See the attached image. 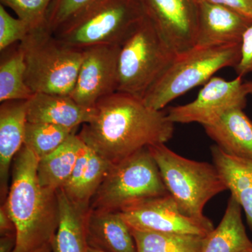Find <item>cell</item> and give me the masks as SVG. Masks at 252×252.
Masks as SVG:
<instances>
[{
    "mask_svg": "<svg viewBox=\"0 0 252 252\" xmlns=\"http://www.w3.org/2000/svg\"><path fill=\"white\" fill-rule=\"evenodd\" d=\"M31 32L27 23L14 18L0 5V51L22 41Z\"/></svg>",
    "mask_w": 252,
    "mask_h": 252,
    "instance_id": "28",
    "label": "cell"
},
{
    "mask_svg": "<svg viewBox=\"0 0 252 252\" xmlns=\"http://www.w3.org/2000/svg\"><path fill=\"white\" fill-rule=\"evenodd\" d=\"M86 227L91 248L104 252H137L132 230L120 212L89 209Z\"/></svg>",
    "mask_w": 252,
    "mask_h": 252,
    "instance_id": "16",
    "label": "cell"
},
{
    "mask_svg": "<svg viewBox=\"0 0 252 252\" xmlns=\"http://www.w3.org/2000/svg\"><path fill=\"white\" fill-rule=\"evenodd\" d=\"M240 44L220 47H194L178 55L144 96L151 108L162 110L194 87L206 84L220 69L236 67Z\"/></svg>",
    "mask_w": 252,
    "mask_h": 252,
    "instance_id": "8",
    "label": "cell"
},
{
    "mask_svg": "<svg viewBox=\"0 0 252 252\" xmlns=\"http://www.w3.org/2000/svg\"><path fill=\"white\" fill-rule=\"evenodd\" d=\"M86 144L76 133L69 136L52 153L39 159L37 176L44 188L58 190L70 178Z\"/></svg>",
    "mask_w": 252,
    "mask_h": 252,
    "instance_id": "21",
    "label": "cell"
},
{
    "mask_svg": "<svg viewBox=\"0 0 252 252\" xmlns=\"http://www.w3.org/2000/svg\"><path fill=\"white\" fill-rule=\"evenodd\" d=\"M59 222L51 242V252H89L86 215L59 189Z\"/></svg>",
    "mask_w": 252,
    "mask_h": 252,
    "instance_id": "22",
    "label": "cell"
},
{
    "mask_svg": "<svg viewBox=\"0 0 252 252\" xmlns=\"http://www.w3.org/2000/svg\"><path fill=\"white\" fill-rule=\"evenodd\" d=\"M148 148L167 191L181 211L191 218L206 220L203 209L207 202L227 190L215 165L181 157L165 144H154Z\"/></svg>",
    "mask_w": 252,
    "mask_h": 252,
    "instance_id": "4",
    "label": "cell"
},
{
    "mask_svg": "<svg viewBox=\"0 0 252 252\" xmlns=\"http://www.w3.org/2000/svg\"><path fill=\"white\" fill-rule=\"evenodd\" d=\"M198 21L195 47L239 45L252 20L234 10L197 0Z\"/></svg>",
    "mask_w": 252,
    "mask_h": 252,
    "instance_id": "13",
    "label": "cell"
},
{
    "mask_svg": "<svg viewBox=\"0 0 252 252\" xmlns=\"http://www.w3.org/2000/svg\"><path fill=\"white\" fill-rule=\"evenodd\" d=\"M26 71L24 55L19 43L1 51L0 102L28 100L34 94L26 84Z\"/></svg>",
    "mask_w": 252,
    "mask_h": 252,
    "instance_id": "23",
    "label": "cell"
},
{
    "mask_svg": "<svg viewBox=\"0 0 252 252\" xmlns=\"http://www.w3.org/2000/svg\"><path fill=\"white\" fill-rule=\"evenodd\" d=\"M121 46L100 45L84 50V58L72 97L94 108L101 99L117 92Z\"/></svg>",
    "mask_w": 252,
    "mask_h": 252,
    "instance_id": "11",
    "label": "cell"
},
{
    "mask_svg": "<svg viewBox=\"0 0 252 252\" xmlns=\"http://www.w3.org/2000/svg\"><path fill=\"white\" fill-rule=\"evenodd\" d=\"M144 16L138 0H97L54 34L74 49L122 46Z\"/></svg>",
    "mask_w": 252,
    "mask_h": 252,
    "instance_id": "5",
    "label": "cell"
},
{
    "mask_svg": "<svg viewBox=\"0 0 252 252\" xmlns=\"http://www.w3.org/2000/svg\"><path fill=\"white\" fill-rule=\"evenodd\" d=\"M0 234L1 236L6 235H16V227L4 204L0 208Z\"/></svg>",
    "mask_w": 252,
    "mask_h": 252,
    "instance_id": "31",
    "label": "cell"
},
{
    "mask_svg": "<svg viewBox=\"0 0 252 252\" xmlns=\"http://www.w3.org/2000/svg\"><path fill=\"white\" fill-rule=\"evenodd\" d=\"M54 0H0L1 4L9 7L18 18L27 23L31 32L48 28V15Z\"/></svg>",
    "mask_w": 252,
    "mask_h": 252,
    "instance_id": "26",
    "label": "cell"
},
{
    "mask_svg": "<svg viewBox=\"0 0 252 252\" xmlns=\"http://www.w3.org/2000/svg\"><path fill=\"white\" fill-rule=\"evenodd\" d=\"M97 0H54L48 15V28L54 34L69 20Z\"/></svg>",
    "mask_w": 252,
    "mask_h": 252,
    "instance_id": "27",
    "label": "cell"
},
{
    "mask_svg": "<svg viewBox=\"0 0 252 252\" xmlns=\"http://www.w3.org/2000/svg\"><path fill=\"white\" fill-rule=\"evenodd\" d=\"M208 2L213 3L244 15L252 21V0H204Z\"/></svg>",
    "mask_w": 252,
    "mask_h": 252,
    "instance_id": "30",
    "label": "cell"
},
{
    "mask_svg": "<svg viewBox=\"0 0 252 252\" xmlns=\"http://www.w3.org/2000/svg\"><path fill=\"white\" fill-rule=\"evenodd\" d=\"M73 133H75V130L62 126L27 122L24 145L39 160L59 148Z\"/></svg>",
    "mask_w": 252,
    "mask_h": 252,
    "instance_id": "25",
    "label": "cell"
},
{
    "mask_svg": "<svg viewBox=\"0 0 252 252\" xmlns=\"http://www.w3.org/2000/svg\"><path fill=\"white\" fill-rule=\"evenodd\" d=\"M91 122L78 134L89 148L112 164L140 149L165 144L173 137L166 113L148 107L143 99L117 92L96 104Z\"/></svg>",
    "mask_w": 252,
    "mask_h": 252,
    "instance_id": "1",
    "label": "cell"
},
{
    "mask_svg": "<svg viewBox=\"0 0 252 252\" xmlns=\"http://www.w3.org/2000/svg\"><path fill=\"white\" fill-rule=\"evenodd\" d=\"M95 112V107H83L71 95L39 93L27 100L28 122L53 124L73 130L91 122Z\"/></svg>",
    "mask_w": 252,
    "mask_h": 252,
    "instance_id": "15",
    "label": "cell"
},
{
    "mask_svg": "<svg viewBox=\"0 0 252 252\" xmlns=\"http://www.w3.org/2000/svg\"><path fill=\"white\" fill-rule=\"evenodd\" d=\"M89 252H102V251H101V250H97V249H94V248H91V247H89Z\"/></svg>",
    "mask_w": 252,
    "mask_h": 252,
    "instance_id": "35",
    "label": "cell"
},
{
    "mask_svg": "<svg viewBox=\"0 0 252 252\" xmlns=\"http://www.w3.org/2000/svg\"><path fill=\"white\" fill-rule=\"evenodd\" d=\"M242 210L230 197L220 224L204 238L201 252H252V241L244 225Z\"/></svg>",
    "mask_w": 252,
    "mask_h": 252,
    "instance_id": "20",
    "label": "cell"
},
{
    "mask_svg": "<svg viewBox=\"0 0 252 252\" xmlns=\"http://www.w3.org/2000/svg\"><path fill=\"white\" fill-rule=\"evenodd\" d=\"M132 233L137 252H201L205 237L136 230Z\"/></svg>",
    "mask_w": 252,
    "mask_h": 252,
    "instance_id": "24",
    "label": "cell"
},
{
    "mask_svg": "<svg viewBox=\"0 0 252 252\" xmlns=\"http://www.w3.org/2000/svg\"><path fill=\"white\" fill-rule=\"evenodd\" d=\"M16 245V234L2 235L0 238V252H13Z\"/></svg>",
    "mask_w": 252,
    "mask_h": 252,
    "instance_id": "32",
    "label": "cell"
},
{
    "mask_svg": "<svg viewBox=\"0 0 252 252\" xmlns=\"http://www.w3.org/2000/svg\"><path fill=\"white\" fill-rule=\"evenodd\" d=\"M235 69L240 77L252 72V23L243 34L240 43V61Z\"/></svg>",
    "mask_w": 252,
    "mask_h": 252,
    "instance_id": "29",
    "label": "cell"
},
{
    "mask_svg": "<svg viewBox=\"0 0 252 252\" xmlns=\"http://www.w3.org/2000/svg\"><path fill=\"white\" fill-rule=\"evenodd\" d=\"M243 84L240 77L232 81L212 77L191 102L170 107L167 119L173 124L198 123L203 127L210 125L231 109L245 108L248 94Z\"/></svg>",
    "mask_w": 252,
    "mask_h": 252,
    "instance_id": "10",
    "label": "cell"
},
{
    "mask_svg": "<svg viewBox=\"0 0 252 252\" xmlns=\"http://www.w3.org/2000/svg\"><path fill=\"white\" fill-rule=\"evenodd\" d=\"M177 56L144 14L121 46L117 92L143 99Z\"/></svg>",
    "mask_w": 252,
    "mask_h": 252,
    "instance_id": "6",
    "label": "cell"
},
{
    "mask_svg": "<svg viewBox=\"0 0 252 252\" xmlns=\"http://www.w3.org/2000/svg\"><path fill=\"white\" fill-rule=\"evenodd\" d=\"M19 46L26 63V84L34 94H72L84 50L66 45L48 28L31 32Z\"/></svg>",
    "mask_w": 252,
    "mask_h": 252,
    "instance_id": "3",
    "label": "cell"
},
{
    "mask_svg": "<svg viewBox=\"0 0 252 252\" xmlns=\"http://www.w3.org/2000/svg\"><path fill=\"white\" fill-rule=\"evenodd\" d=\"M113 165L86 145L70 178L61 189L74 205L87 212Z\"/></svg>",
    "mask_w": 252,
    "mask_h": 252,
    "instance_id": "17",
    "label": "cell"
},
{
    "mask_svg": "<svg viewBox=\"0 0 252 252\" xmlns=\"http://www.w3.org/2000/svg\"><path fill=\"white\" fill-rule=\"evenodd\" d=\"M32 252H51V243L46 244L44 246L41 247L40 248L37 249V250Z\"/></svg>",
    "mask_w": 252,
    "mask_h": 252,
    "instance_id": "34",
    "label": "cell"
},
{
    "mask_svg": "<svg viewBox=\"0 0 252 252\" xmlns=\"http://www.w3.org/2000/svg\"><path fill=\"white\" fill-rule=\"evenodd\" d=\"M39 158L23 145L11 166L4 205L16 227L13 252H32L51 243L59 222L58 190L44 188L37 176Z\"/></svg>",
    "mask_w": 252,
    "mask_h": 252,
    "instance_id": "2",
    "label": "cell"
},
{
    "mask_svg": "<svg viewBox=\"0 0 252 252\" xmlns=\"http://www.w3.org/2000/svg\"><path fill=\"white\" fill-rule=\"evenodd\" d=\"M145 16L154 23L177 55L195 47L198 21L197 0H138Z\"/></svg>",
    "mask_w": 252,
    "mask_h": 252,
    "instance_id": "12",
    "label": "cell"
},
{
    "mask_svg": "<svg viewBox=\"0 0 252 252\" xmlns=\"http://www.w3.org/2000/svg\"><path fill=\"white\" fill-rule=\"evenodd\" d=\"M132 230L153 233L207 236L214 225L205 220L187 216L170 194L144 200L120 212Z\"/></svg>",
    "mask_w": 252,
    "mask_h": 252,
    "instance_id": "9",
    "label": "cell"
},
{
    "mask_svg": "<svg viewBox=\"0 0 252 252\" xmlns=\"http://www.w3.org/2000/svg\"><path fill=\"white\" fill-rule=\"evenodd\" d=\"M157 162L147 147L114 164L89 209L122 212L144 200L168 195Z\"/></svg>",
    "mask_w": 252,
    "mask_h": 252,
    "instance_id": "7",
    "label": "cell"
},
{
    "mask_svg": "<svg viewBox=\"0 0 252 252\" xmlns=\"http://www.w3.org/2000/svg\"><path fill=\"white\" fill-rule=\"evenodd\" d=\"M0 106V195L4 203L9 193L10 170L24 145L27 100H9Z\"/></svg>",
    "mask_w": 252,
    "mask_h": 252,
    "instance_id": "14",
    "label": "cell"
},
{
    "mask_svg": "<svg viewBox=\"0 0 252 252\" xmlns=\"http://www.w3.org/2000/svg\"><path fill=\"white\" fill-rule=\"evenodd\" d=\"M211 154L214 165L231 196L245 211L252 230V160L228 155L217 145L212 146Z\"/></svg>",
    "mask_w": 252,
    "mask_h": 252,
    "instance_id": "19",
    "label": "cell"
},
{
    "mask_svg": "<svg viewBox=\"0 0 252 252\" xmlns=\"http://www.w3.org/2000/svg\"><path fill=\"white\" fill-rule=\"evenodd\" d=\"M204 128L225 153L252 160V121L243 109H231Z\"/></svg>",
    "mask_w": 252,
    "mask_h": 252,
    "instance_id": "18",
    "label": "cell"
},
{
    "mask_svg": "<svg viewBox=\"0 0 252 252\" xmlns=\"http://www.w3.org/2000/svg\"><path fill=\"white\" fill-rule=\"evenodd\" d=\"M244 89H245L246 94H251L252 95V81H248V82H245L243 84Z\"/></svg>",
    "mask_w": 252,
    "mask_h": 252,
    "instance_id": "33",
    "label": "cell"
}]
</instances>
